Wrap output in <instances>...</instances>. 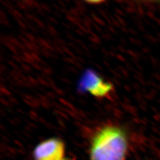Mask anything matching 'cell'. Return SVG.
I'll return each instance as SVG.
<instances>
[{
    "mask_svg": "<svg viewBox=\"0 0 160 160\" xmlns=\"http://www.w3.org/2000/svg\"><path fill=\"white\" fill-rule=\"evenodd\" d=\"M79 90L97 98H103L112 92L113 86L93 70H87L80 79Z\"/></svg>",
    "mask_w": 160,
    "mask_h": 160,
    "instance_id": "cell-2",
    "label": "cell"
},
{
    "mask_svg": "<svg viewBox=\"0 0 160 160\" xmlns=\"http://www.w3.org/2000/svg\"><path fill=\"white\" fill-rule=\"evenodd\" d=\"M128 139L122 129L107 126L97 133L90 149L91 160H125Z\"/></svg>",
    "mask_w": 160,
    "mask_h": 160,
    "instance_id": "cell-1",
    "label": "cell"
},
{
    "mask_svg": "<svg viewBox=\"0 0 160 160\" xmlns=\"http://www.w3.org/2000/svg\"><path fill=\"white\" fill-rule=\"evenodd\" d=\"M62 160H68V159H63Z\"/></svg>",
    "mask_w": 160,
    "mask_h": 160,
    "instance_id": "cell-6",
    "label": "cell"
},
{
    "mask_svg": "<svg viewBox=\"0 0 160 160\" xmlns=\"http://www.w3.org/2000/svg\"><path fill=\"white\" fill-rule=\"evenodd\" d=\"M65 153V145L59 139L45 140L36 146L33 151L35 160H62Z\"/></svg>",
    "mask_w": 160,
    "mask_h": 160,
    "instance_id": "cell-3",
    "label": "cell"
},
{
    "mask_svg": "<svg viewBox=\"0 0 160 160\" xmlns=\"http://www.w3.org/2000/svg\"><path fill=\"white\" fill-rule=\"evenodd\" d=\"M148 1H152V2H158V1H160V0H148Z\"/></svg>",
    "mask_w": 160,
    "mask_h": 160,
    "instance_id": "cell-5",
    "label": "cell"
},
{
    "mask_svg": "<svg viewBox=\"0 0 160 160\" xmlns=\"http://www.w3.org/2000/svg\"><path fill=\"white\" fill-rule=\"evenodd\" d=\"M84 1L91 4H99L101 3H103V2L106 1V0H84Z\"/></svg>",
    "mask_w": 160,
    "mask_h": 160,
    "instance_id": "cell-4",
    "label": "cell"
}]
</instances>
